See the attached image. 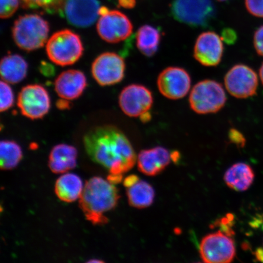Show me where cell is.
Returning a JSON list of instances; mask_svg holds the SVG:
<instances>
[{"label": "cell", "instance_id": "cell-1", "mask_svg": "<svg viewBox=\"0 0 263 263\" xmlns=\"http://www.w3.org/2000/svg\"><path fill=\"white\" fill-rule=\"evenodd\" d=\"M88 156L110 175L123 176L133 168L137 157L133 146L122 131L111 125L98 126L84 137Z\"/></svg>", "mask_w": 263, "mask_h": 263}, {"label": "cell", "instance_id": "cell-2", "mask_svg": "<svg viewBox=\"0 0 263 263\" xmlns=\"http://www.w3.org/2000/svg\"><path fill=\"white\" fill-rule=\"evenodd\" d=\"M119 192L114 184L100 177L87 181L80 198V205L85 217L93 224H105L104 214L116 207Z\"/></svg>", "mask_w": 263, "mask_h": 263}, {"label": "cell", "instance_id": "cell-3", "mask_svg": "<svg viewBox=\"0 0 263 263\" xmlns=\"http://www.w3.org/2000/svg\"><path fill=\"white\" fill-rule=\"evenodd\" d=\"M12 32L13 39L20 48L32 51L42 48L47 42L49 26L41 16L28 14L16 20Z\"/></svg>", "mask_w": 263, "mask_h": 263}, {"label": "cell", "instance_id": "cell-4", "mask_svg": "<svg viewBox=\"0 0 263 263\" xmlns=\"http://www.w3.org/2000/svg\"><path fill=\"white\" fill-rule=\"evenodd\" d=\"M46 51L54 64L65 67L75 64L82 57L84 47L80 36L69 29H63L49 39Z\"/></svg>", "mask_w": 263, "mask_h": 263}, {"label": "cell", "instance_id": "cell-5", "mask_svg": "<svg viewBox=\"0 0 263 263\" xmlns=\"http://www.w3.org/2000/svg\"><path fill=\"white\" fill-rule=\"evenodd\" d=\"M171 14L176 21L192 27H206L216 15L212 0H174Z\"/></svg>", "mask_w": 263, "mask_h": 263}, {"label": "cell", "instance_id": "cell-6", "mask_svg": "<svg viewBox=\"0 0 263 263\" xmlns=\"http://www.w3.org/2000/svg\"><path fill=\"white\" fill-rule=\"evenodd\" d=\"M227 97L222 85L213 80H206L194 86L190 95L191 108L199 114H215L225 106Z\"/></svg>", "mask_w": 263, "mask_h": 263}, {"label": "cell", "instance_id": "cell-7", "mask_svg": "<svg viewBox=\"0 0 263 263\" xmlns=\"http://www.w3.org/2000/svg\"><path fill=\"white\" fill-rule=\"evenodd\" d=\"M17 106L24 116L31 120L41 119L50 109V97L41 85H26L18 94Z\"/></svg>", "mask_w": 263, "mask_h": 263}, {"label": "cell", "instance_id": "cell-8", "mask_svg": "<svg viewBox=\"0 0 263 263\" xmlns=\"http://www.w3.org/2000/svg\"><path fill=\"white\" fill-rule=\"evenodd\" d=\"M200 254L205 262H231L236 254L234 241L221 231L211 233L205 236L200 242Z\"/></svg>", "mask_w": 263, "mask_h": 263}, {"label": "cell", "instance_id": "cell-9", "mask_svg": "<svg viewBox=\"0 0 263 263\" xmlns=\"http://www.w3.org/2000/svg\"><path fill=\"white\" fill-rule=\"evenodd\" d=\"M224 84L232 96L239 99L248 98L254 97L257 92L258 75L248 65H235L226 74Z\"/></svg>", "mask_w": 263, "mask_h": 263}, {"label": "cell", "instance_id": "cell-10", "mask_svg": "<svg viewBox=\"0 0 263 263\" xmlns=\"http://www.w3.org/2000/svg\"><path fill=\"white\" fill-rule=\"evenodd\" d=\"M126 64L124 59L115 52H104L95 59L91 73L101 86L119 83L124 77Z\"/></svg>", "mask_w": 263, "mask_h": 263}, {"label": "cell", "instance_id": "cell-11", "mask_svg": "<svg viewBox=\"0 0 263 263\" xmlns=\"http://www.w3.org/2000/svg\"><path fill=\"white\" fill-rule=\"evenodd\" d=\"M133 25L123 13L113 10L100 16L97 31L103 40L117 44L129 38L133 33Z\"/></svg>", "mask_w": 263, "mask_h": 263}, {"label": "cell", "instance_id": "cell-12", "mask_svg": "<svg viewBox=\"0 0 263 263\" xmlns=\"http://www.w3.org/2000/svg\"><path fill=\"white\" fill-rule=\"evenodd\" d=\"M153 103L152 92L140 84L128 85L121 91L119 97L121 109L130 117H140L149 112Z\"/></svg>", "mask_w": 263, "mask_h": 263}, {"label": "cell", "instance_id": "cell-13", "mask_svg": "<svg viewBox=\"0 0 263 263\" xmlns=\"http://www.w3.org/2000/svg\"><path fill=\"white\" fill-rule=\"evenodd\" d=\"M192 80L185 69L170 67L164 69L158 77L157 86L161 93L170 100H179L188 94Z\"/></svg>", "mask_w": 263, "mask_h": 263}, {"label": "cell", "instance_id": "cell-14", "mask_svg": "<svg viewBox=\"0 0 263 263\" xmlns=\"http://www.w3.org/2000/svg\"><path fill=\"white\" fill-rule=\"evenodd\" d=\"M100 8L98 0H64L61 11L69 24L87 28L96 22Z\"/></svg>", "mask_w": 263, "mask_h": 263}, {"label": "cell", "instance_id": "cell-15", "mask_svg": "<svg viewBox=\"0 0 263 263\" xmlns=\"http://www.w3.org/2000/svg\"><path fill=\"white\" fill-rule=\"evenodd\" d=\"M223 53L222 39L215 32L206 31L197 37L194 57L206 67H215L221 61Z\"/></svg>", "mask_w": 263, "mask_h": 263}, {"label": "cell", "instance_id": "cell-16", "mask_svg": "<svg viewBox=\"0 0 263 263\" xmlns=\"http://www.w3.org/2000/svg\"><path fill=\"white\" fill-rule=\"evenodd\" d=\"M87 85L84 73L77 70L62 72L55 80V90L61 98L69 101L80 98Z\"/></svg>", "mask_w": 263, "mask_h": 263}, {"label": "cell", "instance_id": "cell-17", "mask_svg": "<svg viewBox=\"0 0 263 263\" xmlns=\"http://www.w3.org/2000/svg\"><path fill=\"white\" fill-rule=\"evenodd\" d=\"M172 158L168 151L163 147L143 150L138 156V167L147 176H156L169 165Z\"/></svg>", "mask_w": 263, "mask_h": 263}, {"label": "cell", "instance_id": "cell-18", "mask_svg": "<svg viewBox=\"0 0 263 263\" xmlns=\"http://www.w3.org/2000/svg\"><path fill=\"white\" fill-rule=\"evenodd\" d=\"M78 152L74 146L60 144L52 148L49 157V167L54 173H65L74 168Z\"/></svg>", "mask_w": 263, "mask_h": 263}, {"label": "cell", "instance_id": "cell-19", "mask_svg": "<svg viewBox=\"0 0 263 263\" xmlns=\"http://www.w3.org/2000/svg\"><path fill=\"white\" fill-rule=\"evenodd\" d=\"M28 68L27 62L21 55L8 54L2 59L0 73L2 80L8 83L18 84L26 78Z\"/></svg>", "mask_w": 263, "mask_h": 263}, {"label": "cell", "instance_id": "cell-20", "mask_svg": "<svg viewBox=\"0 0 263 263\" xmlns=\"http://www.w3.org/2000/svg\"><path fill=\"white\" fill-rule=\"evenodd\" d=\"M255 174L252 167L245 163H238L227 171L225 182L230 189L237 192L248 190L254 182Z\"/></svg>", "mask_w": 263, "mask_h": 263}, {"label": "cell", "instance_id": "cell-21", "mask_svg": "<svg viewBox=\"0 0 263 263\" xmlns=\"http://www.w3.org/2000/svg\"><path fill=\"white\" fill-rule=\"evenodd\" d=\"M84 188L80 176L73 173H65L55 182V193L62 201L73 202L80 198Z\"/></svg>", "mask_w": 263, "mask_h": 263}, {"label": "cell", "instance_id": "cell-22", "mask_svg": "<svg viewBox=\"0 0 263 263\" xmlns=\"http://www.w3.org/2000/svg\"><path fill=\"white\" fill-rule=\"evenodd\" d=\"M137 47L143 55L152 57L159 49L161 41V33L153 26H141L137 33Z\"/></svg>", "mask_w": 263, "mask_h": 263}, {"label": "cell", "instance_id": "cell-23", "mask_svg": "<svg viewBox=\"0 0 263 263\" xmlns=\"http://www.w3.org/2000/svg\"><path fill=\"white\" fill-rule=\"evenodd\" d=\"M127 195L131 206L137 209H144L153 204L155 191L149 183L139 179L127 188Z\"/></svg>", "mask_w": 263, "mask_h": 263}, {"label": "cell", "instance_id": "cell-24", "mask_svg": "<svg viewBox=\"0 0 263 263\" xmlns=\"http://www.w3.org/2000/svg\"><path fill=\"white\" fill-rule=\"evenodd\" d=\"M22 158L21 146L13 141H2L0 145V166L3 170L14 169Z\"/></svg>", "mask_w": 263, "mask_h": 263}, {"label": "cell", "instance_id": "cell-25", "mask_svg": "<svg viewBox=\"0 0 263 263\" xmlns=\"http://www.w3.org/2000/svg\"><path fill=\"white\" fill-rule=\"evenodd\" d=\"M25 8L44 9L48 13H54L61 9L64 0H21Z\"/></svg>", "mask_w": 263, "mask_h": 263}, {"label": "cell", "instance_id": "cell-26", "mask_svg": "<svg viewBox=\"0 0 263 263\" xmlns=\"http://www.w3.org/2000/svg\"><path fill=\"white\" fill-rule=\"evenodd\" d=\"M0 95H1V104L0 110L2 112L11 108L14 103V95L9 83L6 81H1L0 83Z\"/></svg>", "mask_w": 263, "mask_h": 263}, {"label": "cell", "instance_id": "cell-27", "mask_svg": "<svg viewBox=\"0 0 263 263\" xmlns=\"http://www.w3.org/2000/svg\"><path fill=\"white\" fill-rule=\"evenodd\" d=\"M19 4V0H1V7H0L1 18L11 17L18 9Z\"/></svg>", "mask_w": 263, "mask_h": 263}, {"label": "cell", "instance_id": "cell-28", "mask_svg": "<svg viewBox=\"0 0 263 263\" xmlns=\"http://www.w3.org/2000/svg\"><path fill=\"white\" fill-rule=\"evenodd\" d=\"M245 6L250 14L263 18V0H245Z\"/></svg>", "mask_w": 263, "mask_h": 263}, {"label": "cell", "instance_id": "cell-29", "mask_svg": "<svg viewBox=\"0 0 263 263\" xmlns=\"http://www.w3.org/2000/svg\"><path fill=\"white\" fill-rule=\"evenodd\" d=\"M254 45L258 54L263 57V25L256 29L255 32Z\"/></svg>", "mask_w": 263, "mask_h": 263}, {"label": "cell", "instance_id": "cell-30", "mask_svg": "<svg viewBox=\"0 0 263 263\" xmlns=\"http://www.w3.org/2000/svg\"><path fill=\"white\" fill-rule=\"evenodd\" d=\"M222 40L228 44H233L237 40V35L232 29H225L222 33Z\"/></svg>", "mask_w": 263, "mask_h": 263}, {"label": "cell", "instance_id": "cell-31", "mask_svg": "<svg viewBox=\"0 0 263 263\" xmlns=\"http://www.w3.org/2000/svg\"><path fill=\"white\" fill-rule=\"evenodd\" d=\"M229 138L233 142L239 145L244 146L246 142L244 136L239 131L234 129L230 130Z\"/></svg>", "mask_w": 263, "mask_h": 263}, {"label": "cell", "instance_id": "cell-32", "mask_svg": "<svg viewBox=\"0 0 263 263\" xmlns=\"http://www.w3.org/2000/svg\"><path fill=\"white\" fill-rule=\"evenodd\" d=\"M119 4L124 8L133 9L136 5V0H118Z\"/></svg>", "mask_w": 263, "mask_h": 263}, {"label": "cell", "instance_id": "cell-33", "mask_svg": "<svg viewBox=\"0 0 263 263\" xmlns=\"http://www.w3.org/2000/svg\"><path fill=\"white\" fill-rule=\"evenodd\" d=\"M57 106L61 110L68 109L69 108L71 107V103L69 100L61 98V100L57 101Z\"/></svg>", "mask_w": 263, "mask_h": 263}, {"label": "cell", "instance_id": "cell-34", "mask_svg": "<svg viewBox=\"0 0 263 263\" xmlns=\"http://www.w3.org/2000/svg\"><path fill=\"white\" fill-rule=\"evenodd\" d=\"M139 180V177L136 175H132L128 176L124 180V185L128 188V187L134 185L135 183H136L138 180Z\"/></svg>", "mask_w": 263, "mask_h": 263}, {"label": "cell", "instance_id": "cell-35", "mask_svg": "<svg viewBox=\"0 0 263 263\" xmlns=\"http://www.w3.org/2000/svg\"><path fill=\"white\" fill-rule=\"evenodd\" d=\"M259 78H260V80L263 85V63L262 64L260 68H259Z\"/></svg>", "mask_w": 263, "mask_h": 263}, {"label": "cell", "instance_id": "cell-36", "mask_svg": "<svg viewBox=\"0 0 263 263\" xmlns=\"http://www.w3.org/2000/svg\"><path fill=\"white\" fill-rule=\"evenodd\" d=\"M219 2H225L227 1V0H218Z\"/></svg>", "mask_w": 263, "mask_h": 263}]
</instances>
